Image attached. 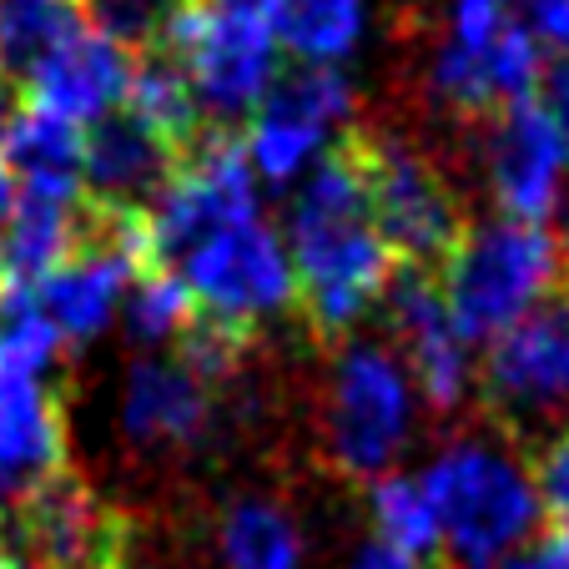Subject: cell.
<instances>
[{
	"label": "cell",
	"instance_id": "cell-1",
	"mask_svg": "<svg viewBox=\"0 0 569 569\" xmlns=\"http://www.w3.org/2000/svg\"><path fill=\"white\" fill-rule=\"evenodd\" d=\"M288 252L298 272V298L322 338L358 328L383 302L393 282V252L373 222L363 157L353 141L328 151L292 187Z\"/></svg>",
	"mask_w": 569,
	"mask_h": 569
},
{
	"label": "cell",
	"instance_id": "cell-2",
	"mask_svg": "<svg viewBox=\"0 0 569 569\" xmlns=\"http://www.w3.org/2000/svg\"><path fill=\"white\" fill-rule=\"evenodd\" d=\"M443 302L469 343H495L515 322L539 312L565 282V248L545 222L495 217L453 242L439 262Z\"/></svg>",
	"mask_w": 569,
	"mask_h": 569
},
{
	"label": "cell",
	"instance_id": "cell-3",
	"mask_svg": "<svg viewBox=\"0 0 569 569\" xmlns=\"http://www.w3.org/2000/svg\"><path fill=\"white\" fill-rule=\"evenodd\" d=\"M419 479L433 499V515H439L443 549L463 569L519 555L545 515L535 473L495 439L443 443Z\"/></svg>",
	"mask_w": 569,
	"mask_h": 569
},
{
	"label": "cell",
	"instance_id": "cell-4",
	"mask_svg": "<svg viewBox=\"0 0 569 569\" xmlns=\"http://www.w3.org/2000/svg\"><path fill=\"white\" fill-rule=\"evenodd\" d=\"M161 41L182 66L197 107L217 121L252 117L278 87L282 46L268 0H177Z\"/></svg>",
	"mask_w": 569,
	"mask_h": 569
},
{
	"label": "cell",
	"instance_id": "cell-5",
	"mask_svg": "<svg viewBox=\"0 0 569 569\" xmlns=\"http://www.w3.org/2000/svg\"><path fill=\"white\" fill-rule=\"evenodd\" d=\"M413 423H419V388L403 358L373 338L343 343L328 373V409H322V439L338 469L353 479L388 473L413 443Z\"/></svg>",
	"mask_w": 569,
	"mask_h": 569
},
{
	"label": "cell",
	"instance_id": "cell-6",
	"mask_svg": "<svg viewBox=\"0 0 569 569\" xmlns=\"http://www.w3.org/2000/svg\"><path fill=\"white\" fill-rule=\"evenodd\" d=\"M539 81L545 46L509 11V0H453L443 16V41L429 61V87L443 107L463 117H495L515 101H529Z\"/></svg>",
	"mask_w": 569,
	"mask_h": 569
},
{
	"label": "cell",
	"instance_id": "cell-7",
	"mask_svg": "<svg viewBox=\"0 0 569 569\" xmlns=\"http://www.w3.org/2000/svg\"><path fill=\"white\" fill-rule=\"evenodd\" d=\"M258 172H252L248 151L237 137H197L192 151L172 167V177L161 182V192L147 207V237H151V262L157 268H177L197 242L232 222L262 217L258 202Z\"/></svg>",
	"mask_w": 569,
	"mask_h": 569
},
{
	"label": "cell",
	"instance_id": "cell-8",
	"mask_svg": "<svg viewBox=\"0 0 569 569\" xmlns=\"http://www.w3.org/2000/svg\"><path fill=\"white\" fill-rule=\"evenodd\" d=\"M177 272H182L197 312L207 322L237 328V333H248L252 322L278 318L298 298L288 237H278V227H268L262 217L232 222L222 232H212L207 242H197L177 262Z\"/></svg>",
	"mask_w": 569,
	"mask_h": 569
},
{
	"label": "cell",
	"instance_id": "cell-9",
	"mask_svg": "<svg viewBox=\"0 0 569 569\" xmlns=\"http://www.w3.org/2000/svg\"><path fill=\"white\" fill-rule=\"evenodd\" d=\"M353 107V81L338 66H302L292 81H278L242 131V151L258 182L298 187L328 151H338L333 141Z\"/></svg>",
	"mask_w": 569,
	"mask_h": 569
},
{
	"label": "cell",
	"instance_id": "cell-10",
	"mask_svg": "<svg viewBox=\"0 0 569 569\" xmlns=\"http://www.w3.org/2000/svg\"><path fill=\"white\" fill-rule=\"evenodd\" d=\"M353 147L363 157L368 202H373V222L388 252L403 258L409 268H433L449 258L453 242L463 237L459 202H453L449 182L433 172V161L398 137L353 141Z\"/></svg>",
	"mask_w": 569,
	"mask_h": 569
},
{
	"label": "cell",
	"instance_id": "cell-11",
	"mask_svg": "<svg viewBox=\"0 0 569 569\" xmlns=\"http://www.w3.org/2000/svg\"><path fill=\"white\" fill-rule=\"evenodd\" d=\"M21 569H127L121 519L71 473H51L11 509Z\"/></svg>",
	"mask_w": 569,
	"mask_h": 569
},
{
	"label": "cell",
	"instance_id": "cell-12",
	"mask_svg": "<svg viewBox=\"0 0 569 569\" xmlns=\"http://www.w3.org/2000/svg\"><path fill=\"white\" fill-rule=\"evenodd\" d=\"M383 308H388L398 358L409 368L419 398L433 413H453L473 388V353H469V338L453 322L449 302H443L439 278H429L423 268H409L403 278L388 282Z\"/></svg>",
	"mask_w": 569,
	"mask_h": 569
},
{
	"label": "cell",
	"instance_id": "cell-13",
	"mask_svg": "<svg viewBox=\"0 0 569 569\" xmlns=\"http://www.w3.org/2000/svg\"><path fill=\"white\" fill-rule=\"evenodd\" d=\"M483 393L505 419L535 423L569 409V292L499 333L483 358Z\"/></svg>",
	"mask_w": 569,
	"mask_h": 569
},
{
	"label": "cell",
	"instance_id": "cell-14",
	"mask_svg": "<svg viewBox=\"0 0 569 569\" xmlns=\"http://www.w3.org/2000/svg\"><path fill=\"white\" fill-rule=\"evenodd\" d=\"M483 182L495 192L499 217L545 222L559 212L569 182V151L539 101H515L495 111V127L483 137Z\"/></svg>",
	"mask_w": 569,
	"mask_h": 569
},
{
	"label": "cell",
	"instance_id": "cell-15",
	"mask_svg": "<svg viewBox=\"0 0 569 569\" xmlns=\"http://www.w3.org/2000/svg\"><path fill=\"white\" fill-rule=\"evenodd\" d=\"M131 76H137L131 46L111 41L107 31L81 21L66 41H56L51 51L26 71V107L91 131L127 107Z\"/></svg>",
	"mask_w": 569,
	"mask_h": 569
},
{
	"label": "cell",
	"instance_id": "cell-16",
	"mask_svg": "<svg viewBox=\"0 0 569 569\" xmlns=\"http://www.w3.org/2000/svg\"><path fill=\"white\" fill-rule=\"evenodd\" d=\"M87 187H41L21 182L11 217L0 222V298L31 292L61 262L81 252L91 232Z\"/></svg>",
	"mask_w": 569,
	"mask_h": 569
},
{
	"label": "cell",
	"instance_id": "cell-17",
	"mask_svg": "<svg viewBox=\"0 0 569 569\" xmlns=\"http://www.w3.org/2000/svg\"><path fill=\"white\" fill-rule=\"evenodd\" d=\"M117 423L137 449H192L212 429V383H202L182 358H137L121 383Z\"/></svg>",
	"mask_w": 569,
	"mask_h": 569
},
{
	"label": "cell",
	"instance_id": "cell-18",
	"mask_svg": "<svg viewBox=\"0 0 569 569\" xmlns=\"http://www.w3.org/2000/svg\"><path fill=\"white\" fill-rule=\"evenodd\" d=\"M177 167V147H167L161 137H151L141 121H131L127 111L107 117L101 127L87 131V192L101 207H137L141 197H157L161 182Z\"/></svg>",
	"mask_w": 569,
	"mask_h": 569
},
{
	"label": "cell",
	"instance_id": "cell-19",
	"mask_svg": "<svg viewBox=\"0 0 569 569\" xmlns=\"http://www.w3.org/2000/svg\"><path fill=\"white\" fill-rule=\"evenodd\" d=\"M66 463V413L51 388L0 398V509H16Z\"/></svg>",
	"mask_w": 569,
	"mask_h": 569
},
{
	"label": "cell",
	"instance_id": "cell-20",
	"mask_svg": "<svg viewBox=\"0 0 569 569\" xmlns=\"http://www.w3.org/2000/svg\"><path fill=\"white\" fill-rule=\"evenodd\" d=\"M217 555L222 569H302L308 545L288 505L248 495L232 499L217 519Z\"/></svg>",
	"mask_w": 569,
	"mask_h": 569
},
{
	"label": "cell",
	"instance_id": "cell-21",
	"mask_svg": "<svg viewBox=\"0 0 569 569\" xmlns=\"http://www.w3.org/2000/svg\"><path fill=\"white\" fill-rule=\"evenodd\" d=\"M278 46L302 66H343L368 36V0H268Z\"/></svg>",
	"mask_w": 569,
	"mask_h": 569
},
{
	"label": "cell",
	"instance_id": "cell-22",
	"mask_svg": "<svg viewBox=\"0 0 569 569\" xmlns=\"http://www.w3.org/2000/svg\"><path fill=\"white\" fill-rule=\"evenodd\" d=\"M0 157L11 161L16 182H41V187H87L81 161H87V131L71 127L61 117H46L36 107H21L11 137L0 147Z\"/></svg>",
	"mask_w": 569,
	"mask_h": 569
},
{
	"label": "cell",
	"instance_id": "cell-23",
	"mask_svg": "<svg viewBox=\"0 0 569 569\" xmlns=\"http://www.w3.org/2000/svg\"><path fill=\"white\" fill-rule=\"evenodd\" d=\"M368 519H373L378 545L413 559V565H429L443 549L439 515H433V499L419 473H378L373 489H368Z\"/></svg>",
	"mask_w": 569,
	"mask_h": 569
},
{
	"label": "cell",
	"instance_id": "cell-24",
	"mask_svg": "<svg viewBox=\"0 0 569 569\" xmlns=\"http://www.w3.org/2000/svg\"><path fill=\"white\" fill-rule=\"evenodd\" d=\"M121 111H127L131 121H141L151 137H161L167 147H192L197 127H202V107H197L192 87H187L182 66H177L167 51L151 56L147 66H137L127 107Z\"/></svg>",
	"mask_w": 569,
	"mask_h": 569
},
{
	"label": "cell",
	"instance_id": "cell-25",
	"mask_svg": "<svg viewBox=\"0 0 569 569\" xmlns=\"http://www.w3.org/2000/svg\"><path fill=\"white\" fill-rule=\"evenodd\" d=\"M61 333L26 298H0V398L46 388V373L61 358Z\"/></svg>",
	"mask_w": 569,
	"mask_h": 569
},
{
	"label": "cell",
	"instance_id": "cell-26",
	"mask_svg": "<svg viewBox=\"0 0 569 569\" xmlns=\"http://www.w3.org/2000/svg\"><path fill=\"white\" fill-rule=\"evenodd\" d=\"M81 21V0H0V71L26 76Z\"/></svg>",
	"mask_w": 569,
	"mask_h": 569
},
{
	"label": "cell",
	"instance_id": "cell-27",
	"mask_svg": "<svg viewBox=\"0 0 569 569\" xmlns=\"http://www.w3.org/2000/svg\"><path fill=\"white\" fill-rule=\"evenodd\" d=\"M127 328L141 338V343H182V333L197 322V302L187 292L182 272L177 268H141L137 282L127 292Z\"/></svg>",
	"mask_w": 569,
	"mask_h": 569
},
{
	"label": "cell",
	"instance_id": "cell-28",
	"mask_svg": "<svg viewBox=\"0 0 569 569\" xmlns=\"http://www.w3.org/2000/svg\"><path fill=\"white\" fill-rule=\"evenodd\" d=\"M81 16L97 31H107L111 41L141 46L167 36V26L177 16V0H81Z\"/></svg>",
	"mask_w": 569,
	"mask_h": 569
},
{
	"label": "cell",
	"instance_id": "cell-29",
	"mask_svg": "<svg viewBox=\"0 0 569 569\" xmlns=\"http://www.w3.org/2000/svg\"><path fill=\"white\" fill-rule=\"evenodd\" d=\"M529 473H535L539 505H545L555 519H569V429H559L555 439L539 449V459Z\"/></svg>",
	"mask_w": 569,
	"mask_h": 569
},
{
	"label": "cell",
	"instance_id": "cell-30",
	"mask_svg": "<svg viewBox=\"0 0 569 569\" xmlns=\"http://www.w3.org/2000/svg\"><path fill=\"white\" fill-rule=\"evenodd\" d=\"M525 26L539 46H555L569 56V0H525Z\"/></svg>",
	"mask_w": 569,
	"mask_h": 569
},
{
	"label": "cell",
	"instance_id": "cell-31",
	"mask_svg": "<svg viewBox=\"0 0 569 569\" xmlns=\"http://www.w3.org/2000/svg\"><path fill=\"white\" fill-rule=\"evenodd\" d=\"M545 101L539 107L549 111V121L559 127V137H565V151H569V56H559L555 66H545Z\"/></svg>",
	"mask_w": 569,
	"mask_h": 569
},
{
	"label": "cell",
	"instance_id": "cell-32",
	"mask_svg": "<svg viewBox=\"0 0 569 569\" xmlns=\"http://www.w3.org/2000/svg\"><path fill=\"white\" fill-rule=\"evenodd\" d=\"M343 569H423V565H413V559H403V555H393V549H383L378 539H368V545L353 549V559H348Z\"/></svg>",
	"mask_w": 569,
	"mask_h": 569
},
{
	"label": "cell",
	"instance_id": "cell-33",
	"mask_svg": "<svg viewBox=\"0 0 569 569\" xmlns=\"http://www.w3.org/2000/svg\"><path fill=\"white\" fill-rule=\"evenodd\" d=\"M539 565H545V569H569V519H559V525L545 535Z\"/></svg>",
	"mask_w": 569,
	"mask_h": 569
},
{
	"label": "cell",
	"instance_id": "cell-34",
	"mask_svg": "<svg viewBox=\"0 0 569 569\" xmlns=\"http://www.w3.org/2000/svg\"><path fill=\"white\" fill-rule=\"evenodd\" d=\"M16 117H21V101H16V91L0 81V147H6V137H11Z\"/></svg>",
	"mask_w": 569,
	"mask_h": 569
},
{
	"label": "cell",
	"instance_id": "cell-35",
	"mask_svg": "<svg viewBox=\"0 0 569 569\" xmlns=\"http://www.w3.org/2000/svg\"><path fill=\"white\" fill-rule=\"evenodd\" d=\"M16 192H21V182H16L11 161L0 157V222H6V217H11V207H16Z\"/></svg>",
	"mask_w": 569,
	"mask_h": 569
},
{
	"label": "cell",
	"instance_id": "cell-36",
	"mask_svg": "<svg viewBox=\"0 0 569 569\" xmlns=\"http://www.w3.org/2000/svg\"><path fill=\"white\" fill-rule=\"evenodd\" d=\"M479 569H545V565L529 555H509V559H495V565H479Z\"/></svg>",
	"mask_w": 569,
	"mask_h": 569
},
{
	"label": "cell",
	"instance_id": "cell-37",
	"mask_svg": "<svg viewBox=\"0 0 569 569\" xmlns=\"http://www.w3.org/2000/svg\"><path fill=\"white\" fill-rule=\"evenodd\" d=\"M0 569H21V559H16L6 545H0Z\"/></svg>",
	"mask_w": 569,
	"mask_h": 569
}]
</instances>
